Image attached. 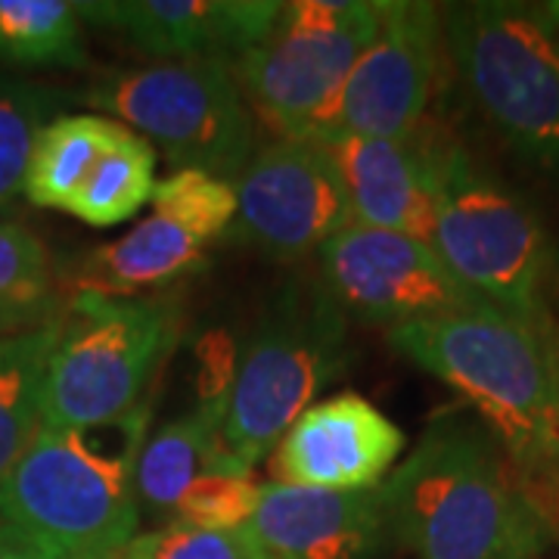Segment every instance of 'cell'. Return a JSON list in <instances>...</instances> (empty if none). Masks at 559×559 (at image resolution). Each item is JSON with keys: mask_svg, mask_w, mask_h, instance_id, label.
<instances>
[{"mask_svg": "<svg viewBox=\"0 0 559 559\" xmlns=\"http://www.w3.org/2000/svg\"><path fill=\"white\" fill-rule=\"evenodd\" d=\"M389 345L476 411L559 540V318L535 323L481 305L389 330Z\"/></svg>", "mask_w": 559, "mask_h": 559, "instance_id": "1", "label": "cell"}, {"mask_svg": "<svg viewBox=\"0 0 559 559\" xmlns=\"http://www.w3.org/2000/svg\"><path fill=\"white\" fill-rule=\"evenodd\" d=\"M380 495L389 535L417 559H540L550 544L479 419H436Z\"/></svg>", "mask_w": 559, "mask_h": 559, "instance_id": "2", "label": "cell"}, {"mask_svg": "<svg viewBox=\"0 0 559 559\" xmlns=\"http://www.w3.org/2000/svg\"><path fill=\"white\" fill-rule=\"evenodd\" d=\"M153 399L97 429H50L0 481V540L35 559H119L138 538Z\"/></svg>", "mask_w": 559, "mask_h": 559, "instance_id": "3", "label": "cell"}, {"mask_svg": "<svg viewBox=\"0 0 559 559\" xmlns=\"http://www.w3.org/2000/svg\"><path fill=\"white\" fill-rule=\"evenodd\" d=\"M432 249L476 296L516 318L550 323L557 255L538 212L457 138L439 134Z\"/></svg>", "mask_w": 559, "mask_h": 559, "instance_id": "4", "label": "cell"}, {"mask_svg": "<svg viewBox=\"0 0 559 559\" xmlns=\"http://www.w3.org/2000/svg\"><path fill=\"white\" fill-rule=\"evenodd\" d=\"M444 47L469 100L498 138L559 178V28L547 3H448Z\"/></svg>", "mask_w": 559, "mask_h": 559, "instance_id": "5", "label": "cell"}, {"mask_svg": "<svg viewBox=\"0 0 559 559\" xmlns=\"http://www.w3.org/2000/svg\"><path fill=\"white\" fill-rule=\"evenodd\" d=\"M180 333L183 308L171 296L119 299L75 289L47 367L44 426L97 429L138 411L153 399Z\"/></svg>", "mask_w": 559, "mask_h": 559, "instance_id": "6", "label": "cell"}, {"mask_svg": "<svg viewBox=\"0 0 559 559\" xmlns=\"http://www.w3.org/2000/svg\"><path fill=\"white\" fill-rule=\"evenodd\" d=\"M348 364V318L323 286L289 283L242 345L224 389V441L246 466L271 457Z\"/></svg>", "mask_w": 559, "mask_h": 559, "instance_id": "7", "label": "cell"}, {"mask_svg": "<svg viewBox=\"0 0 559 559\" xmlns=\"http://www.w3.org/2000/svg\"><path fill=\"white\" fill-rule=\"evenodd\" d=\"M382 0H289L234 75L277 138L323 140L342 91L380 32Z\"/></svg>", "mask_w": 559, "mask_h": 559, "instance_id": "8", "label": "cell"}, {"mask_svg": "<svg viewBox=\"0 0 559 559\" xmlns=\"http://www.w3.org/2000/svg\"><path fill=\"white\" fill-rule=\"evenodd\" d=\"M84 103L119 121L175 165L234 180L255 153V121L230 66L150 62L94 81Z\"/></svg>", "mask_w": 559, "mask_h": 559, "instance_id": "9", "label": "cell"}, {"mask_svg": "<svg viewBox=\"0 0 559 559\" xmlns=\"http://www.w3.org/2000/svg\"><path fill=\"white\" fill-rule=\"evenodd\" d=\"M230 187L237 215L227 237L267 259H305L355 224L340 162L320 140L274 138L249 156Z\"/></svg>", "mask_w": 559, "mask_h": 559, "instance_id": "10", "label": "cell"}, {"mask_svg": "<svg viewBox=\"0 0 559 559\" xmlns=\"http://www.w3.org/2000/svg\"><path fill=\"white\" fill-rule=\"evenodd\" d=\"M150 205V215L124 237L81 255L75 289L138 299L171 286L200 264L212 242L227 237L237 215L230 180L193 168L159 180Z\"/></svg>", "mask_w": 559, "mask_h": 559, "instance_id": "11", "label": "cell"}, {"mask_svg": "<svg viewBox=\"0 0 559 559\" xmlns=\"http://www.w3.org/2000/svg\"><path fill=\"white\" fill-rule=\"evenodd\" d=\"M323 289L345 318L399 330L491 305L463 286L429 242L348 224L318 252Z\"/></svg>", "mask_w": 559, "mask_h": 559, "instance_id": "12", "label": "cell"}, {"mask_svg": "<svg viewBox=\"0 0 559 559\" xmlns=\"http://www.w3.org/2000/svg\"><path fill=\"white\" fill-rule=\"evenodd\" d=\"M444 62V10L439 3L382 0L380 32L355 66L320 143L414 134L429 116Z\"/></svg>", "mask_w": 559, "mask_h": 559, "instance_id": "13", "label": "cell"}, {"mask_svg": "<svg viewBox=\"0 0 559 559\" xmlns=\"http://www.w3.org/2000/svg\"><path fill=\"white\" fill-rule=\"evenodd\" d=\"M404 451V432L355 392L314 401L271 451V481L318 491L380 488Z\"/></svg>", "mask_w": 559, "mask_h": 559, "instance_id": "14", "label": "cell"}, {"mask_svg": "<svg viewBox=\"0 0 559 559\" xmlns=\"http://www.w3.org/2000/svg\"><path fill=\"white\" fill-rule=\"evenodd\" d=\"M283 0H79L81 22L100 25L156 62L237 66L277 20Z\"/></svg>", "mask_w": 559, "mask_h": 559, "instance_id": "15", "label": "cell"}, {"mask_svg": "<svg viewBox=\"0 0 559 559\" xmlns=\"http://www.w3.org/2000/svg\"><path fill=\"white\" fill-rule=\"evenodd\" d=\"M261 559H373L385 528L380 488L318 491L267 481L242 528Z\"/></svg>", "mask_w": 559, "mask_h": 559, "instance_id": "16", "label": "cell"}, {"mask_svg": "<svg viewBox=\"0 0 559 559\" xmlns=\"http://www.w3.org/2000/svg\"><path fill=\"white\" fill-rule=\"evenodd\" d=\"M439 134V124L426 119L414 134L399 140L342 138L326 143L340 162L355 224L432 246Z\"/></svg>", "mask_w": 559, "mask_h": 559, "instance_id": "17", "label": "cell"}, {"mask_svg": "<svg viewBox=\"0 0 559 559\" xmlns=\"http://www.w3.org/2000/svg\"><path fill=\"white\" fill-rule=\"evenodd\" d=\"M242 463L224 441V392L146 436L138 457L140 520H175L180 498L209 473ZM246 466V463H242ZM252 469V466H249Z\"/></svg>", "mask_w": 559, "mask_h": 559, "instance_id": "18", "label": "cell"}, {"mask_svg": "<svg viewBox=\"0 0 559 559\" xmlns=\"http://www.w3.org/2000/svg\"><path fill=\"white\" fill-rule=\"evenodd\" d=\"M128 128L97 112H72L40 131L25 171L22 193L38 209H69L103 153Z\"/></svg>", "mask_w": 559, "mask_h": 559, "instance_id": "19", "label": "cell"}, {"mask_svg": "<svg viewBox=\"0 0 559 559\" xmlns=\"http://www.w3.org/2000/svg\"><path fill=\"white\" fill-rule=\"evenodd\" d=\"M60 318L38 330L0 336V481L44 429V385Z\"/></svg>", "mask_w": 559, "mask_h": 559, "instance_id": "20", "label": "cell"}, {"mask_svg": "<svg viewBox=\"0 0 559 559\" xmlns=\"http://www.w3.org/2000/svg\"><path fill=\"white\" fill-rule=\"evenodd\" d=\"M72 0H0V69H84Z\"/></svg>", "mask_w": 559, "mask_h": 559, "instance_id": "21", "label": "cell"}, {"mask_svg": "<svg viewBox=\"0 0 559 559\" xmlns=\"http://www.w3.org/2000/svg\"><path fill=\"white\" fill-rule=\"evenodd\" d=\"M62 308L47 246L20 221L0 218V336L53 323Z\"/></svg>", "mask_w": 559, "mask_h": 559, "instance_id": "22", "label": "cell"}, {"mask_svg": "<svg viewBox=\"0 0 559 559\" xmlns=\"http://www.w3.org/2000/svg\"><path fill=\"white\" fill-rule=\"evenodd\" d=\"M156 183V150L128 128L103 153L66 212L91 227H112L134 218L153 200Z\"/></svg>", "mask_w": 559, "mask_h": 559, "instance_id": "23", "label": "cell"}, {"mask_svg": "<svg viewBox=\"0 0 559 559\" xmlns=\"http://www.w3.org/2000/svg\"><path fill=\"white\" fill-rule=\"evenodd\" d=\"M62 103L60 91L0 69V209L22 193L32 150L40 131L60 119Z\"/></svg>", "mask_w": 559, "mask_h": 559, "instance_id": "24", "label": "cell"}, {"mask_svg": "<svg viewBox=\"0 0 559 559\" xmlns=\"http://www.w3.org/2000/svg\"><path fill=\"white\" fill-rule=\"evenodd\" d=\"M261 498V481L255 469L242 463H227L215 473L202 476L180 498L175 520L168 525H190L209 532H240L252 520Z\"/></svg>", "mask_w": 559, "mask_h": 559, "instance_id": "25", "label": "cell"}, {"mask_svg": "<svg viewBox=\"0 0 559 559\" xmlns=\"http://www.w3.org/2000/svg\"><path fill=\"white\" fill-rule=\"evenodd\" d=\"M119 559H261L246 532H209L190 525H159L143 532Z\"/></svg>", "mask_w": 559, "mask_h": 559, "instance_id": "26", "label": "cell"}, {"mask_svg": "<svg viewBox=\"0 0 559 559\" xmlns=\"http://www.w3.org/2000/svg\"><path fill=\"white\" fill-rule=\"evenodd\" d=\"M0 559H35V557H32V554H25V550H20L16 544L0 540Z\"/></svg>", "mask_w": 559, "mask_h": 559, "instance_id": "27", "label": "cell"}, {"mask_svg": "<svg viewBox=\"0 0 559 559\" xmlns=\"http://www.w3.org/2000/svg\"><path fill=\"white\" fill-rule=\"evenodd\" d=\"M547 13L554 16V22H557V28H559V0L557 3H547Z\"/></svg>", "mask_w": 559, "mask_h": 559, "instance_id": "28", "label": "cell"}]
</instances>
